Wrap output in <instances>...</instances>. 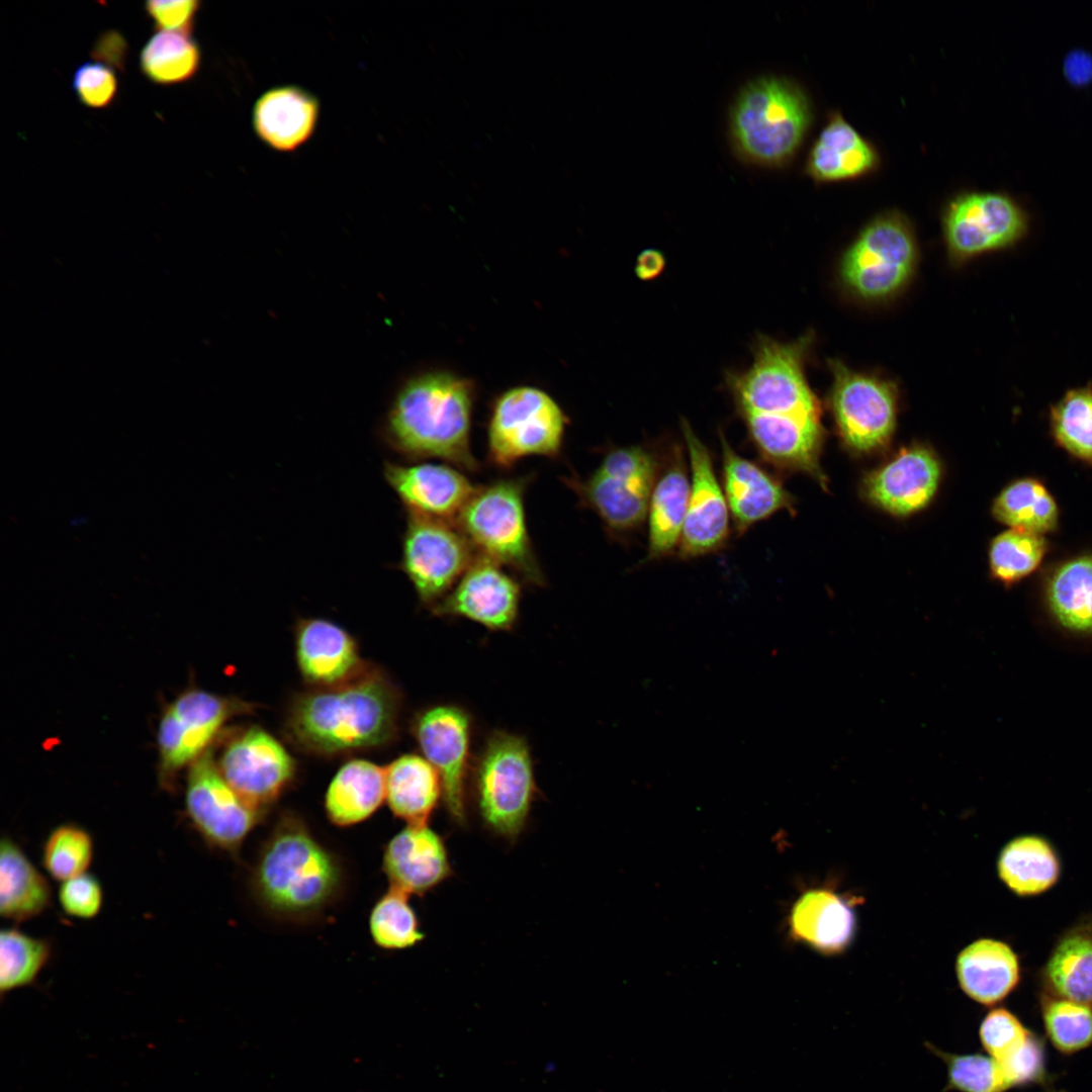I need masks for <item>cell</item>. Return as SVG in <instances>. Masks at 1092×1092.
Returning <instances> with one entry per match:
<instances>
[{
    "instance_id": "cell-12",
    "label": "cell",
    "mask_w": 1092,
    "mask_h": 1092,
    "mask_svg": "<svg viewBox=\"0 0 1092 1092\" xmlns=\"http://www.w3.org/2000/svg\"><path fill=\"white\" fill-rule=\"evenodd\" d=\"M185 809L201 839L210 848L231 855L238 854L265 813L231 787L209 749L190 764Z\"/></svg>"
},
{
    "instance_id": "cell-4",
    "label": "cell",
    "mask_w": 1092,
    "mask_h": 1092,
    "mask_svg": "<svg viewBox=\"0 0 1092 1092\" xmlns=\"http://www.w3.org/2000/svg\"><path fill=\"white\" fill-rule=\"evenodd\" d=\"M812 120L810 99L798 83L761 76L746 83L731 104L730 144L742 162L781 169L798 154Z\"/></svg>"
},
{
    "instance_id": "cell-31",
    "label": "cell",
    "mask_w": 1092,
    "mask_h": 1092,
    "mask_svg": "<svg viewBox=\"0 0 1092 1092\" xmlns=\"http://www.w3.org/2000/svg\"><path fill=\"white\" fill-rule=\"evenodd\" d=\"M53 893L44 875L10 836L0 842V914L12 922L33 919L52 905Z\"/></svg>"
},
{
    "instance_id": "cell-24",
    "label": "cell",
    "mask_w": 1092,
    "mask_h": 1092,
    "mask_svg": "<svg viewBox=\"0 0 1092 1092\" xmlns=\"http://www.w3.org/2000/svg\"><path fill=\"white\" fill-rule=\"evenodd\" d=\"M940 478L935 456L926 448L902 450L866 479L868 497L895 516H905L924 508L933 497Z\"/></svg>"
},
{
    "instance_id": "cell-10",
    "label": "cell",
    "mask_w": 1092,
    "mask_h": 1092,
    "mask_svg": "<svg viewBox=\"0 0 1092 1092\" xmlns=\"http://www.w3.org/2000/svg\"><path fill=\"white\" fill-rule=\"evenodd\" d=\"M917 261L913 230L901 213L884 212L847 249L840 276L847 289L866 300L889 298L910 280Z\"/></svg>"
},
{
    "instance_id": "cell-6",
    "label": "cell",
    "mask_w": 1092,
    "mask_h": 1092,
    "mask_svg": "<svg viewBox=\"0 0 1092 1092\" xmlns=\"http://www.w3.org/2000/svg\"><path fill=\"white\" fill-rule=\"evenodd\" d=\"M533 474L504 477L477 486L456 520V527L476 554L484 556L522 582L543 586L545 574L527 528L525 493Z\"/></svg>"
},
{
    "instance_id": "cell-39",
    "label": "cell",
    "mask_w": 1092,
    "mask_h": 1092,
    "mask_svg": "<svg viewBox=\"0 0 1092 1092\" xmlns=\"http://www.w3.org/2000/svg\"><path fill=\"white\" fill-rule=\"evenodd\" d=\"M1055 442L1074 458L1092 465V386L1067 391L1051 407Z\"/></svg>"
},
{
    "instance_id": "cell-45",
    "label": "cell",
    "mask_w": 1092,
    "mask_h": 1092,
    "mask_svg": "<svg viewBox=\"0 0 1092 1092\" xmlns=\"http://www.w3.org/2000/svg\"><path fill=\"white\" fill-rule=\"evenodd\" d=\"M1030 1030L1010 1010L997 1007L989 1011L980 1023L979 1038L985 1052L1002 1061L1014 1053Z\"/></svg>"
},
{
    "instance_id": "cell-11",
    "label": "cell",
    "mask_w": 1092,
    "mask_h": 1092,
    "mask_svg": "<svg viewBox=\"0 0 1092 1092\" xmlns=\"http://www.w3.org/2000/svg\"><path fill=\"white\" fill-rule=\"evenodd\" d=\"M401 550L398 568L429 610L453 588L476 556L456 525L411 512Z\"/></svg>"
},
{
    "instance_id": "cell-51",
    "label": "cell",
    "mask_w": 1092,
    "mask_h": 1092,
    "mask_svg": "<svg viewBox=\"0 0 1092 1092\" xmlns=\"http://www.w3.org/2000/svg\"><path fill=\"white\" fill-rule=\"evenodd\" d=\"M665 266L663 254L657 250L648 249L638 256L635 272L642 280H651L660 275Z\"/></svg>"
},
{
    "instance_id": "cell-22",
    "label": "cell",
    "mask_w": 1092,
    "mask_h": 1092,
    "mask_svg": "<svg viewBox=\"0 0 1092 1092\" xmlns=\"http://www.w3.org/2000/svg\"><path fill=\"white\" fill-rule=\"evenodd\" d=\"M294 631L297 666L312 688L343 684L368 665L360 656L355 638L331 620L299 619Z\"/></svg>"
},
{
    "instance_id": "cell-18",
    "label": "cell",
    "mask_w": 1092,
    "mask_h": 1092,
    "mask_svg": "<svg viewBox=\"0 0 1092 1092\" xmlns=\"http://www.w3.org/2000/svg\"><path fill=\"white\" fill-rule=\"evenodd\" d=\"M689 458L690 495L677 554L693 559L721 550L730 535V511L709 448L681 421Z\"/></svg>"
},
{
    "instance_id": "cell-37",
    "label": "cell",
    "mask_w": 1092,
    "mask_h": 1092,
    "mask_svg": "<svg viewBox=\"0 0 1092 1092\" xmlns=\"http://www.w3.org/2000/svg\"><path fill=\"white\" fill-rule=\"evenodd\" d=\"M200 62L199 47L190 35L166 30L153 34L140 56L143 74L159 85H174L192 79Z\"/></svg>"
},
{
    "instance_id": "cell-15",
    "label": "cell",
    "mask_w": 1092,
    "mask_h": 1092,
    "mask_svg": "<svg viewBox=\"0 0 1092 1092\" xmlns=\"http://www.w3.org/2000/svg\"><path fill=\"white\" fill-rule=\"evenodd\" d=\"M832 413L840 436L855 451L884 446L891 438L897 412L896 387L886 379L830 363Z\"/></svg>"
},
{
    "instance_id": "cell-53",
    "label": "cell",
    "mask_w": 1092,
    "mask_h": 1092,
    "mask_svg": "<svg viewBox=\"0 0 1092 1092\" xmlns=\"http://www.w3.org/2000/svg\"><path fill=\"white\" fill-rule=\"evenodd\" d=\"M1048 1092H1061V1091H1057V1090H1050V1091H1048Z\"/></svg>"
},
{
    "instance_id": "cell-40",
    "label": "cell",
    "mask_w": 1092,
    "mask_h": 1092,
    "mask_svg": "<svg viewBox=\"0 0 1092 1092\" xmlns=\"http://www.w3.org/2000/svg\"><path fill=\"white\" fill-rule=\"evenodd\" d=\"M1048 551L1049 543L1043 535L1010 528L991 541V574L996 580L1010 586L1034 572Z\"/></svg>"
},
{
    "instance_id": "cell-34",
    "label": "cell",
    "mask_w": 1092,
    "mask_h": 1092,
    "mask_svg": "<svg viewBox=\"0 0 1092 1092\" xmlns=\"http://www.w3.org/2000/svg\"><path fill=\"white\" fill-rule=\"evenodd\" d=\"M1002 882L1016 895H1039L1056 885L1061 876V860L1056 848L1044 837L1021 835L1001 850L997 862Z\"/></svg>"
},
{
    "instance_id": "cell-47",
    "label": "cell",
    "mask_w": 1092,
    "mask_h": 1092,
    "mask_svg": "<svg viewBox=\"0 0 1092 1092\" xmlns=\"http://www.w3.org/2000/svg\"><path fill=\"white\" fill-rule=\"evenodd\" d=\"M104 893L100 881L85 873L60 883L58 902L69 917L79 920L95 918L103 907Z\"/></svg>"
},
{
    "instance_id": "cell-42",
    "label": "cell",
    "mask_w": 1092,
    "mask_h": 1092,
    "mask_svg": "<svg viewBox=\"0 0 1092 1092\" xmlns=\"http://www.w3.org/2000/svg\"><path fill=\"white\" fill-rule=\"evenodd\" d=\"M1039 1003L1045 1034L1057 1051L1072 1055L1092 1044V1006L1045 993Z\"/></svg>"
},
{
    "instance_id": "cell-19",
    "label": "cell",
    "mask_w": 1092,
    "mask_h": 1092,
    "mask_svg": "<svg viewBox=\"0 0 1092 1092\" xmlns=\"http://www.w3.org/2000/svg\"><path fill=\"white\" fill-rule=\"evenodd\" d=\"M520 601L518 578L476 554L453 588L430 611L438 617L465 618L491 631H510L517 623Z\"/></svg>"
},
{
    "instance_id": "cell-16",
    "label": "cell",
    "mask_w": 1092,
    "mask_h": 1092,
    "mask_svg": "<svg viewBox=\"0 0 1092 1092\" xmlns=\"http://www.w3.org/2000/svg\"><path fill=\"white\" fill-rule=\"evenodd\" d=\"M472 721L463 708L436 705L420 712L412 732L423 756L437 769L443 786V800L450 817L466 822V781Z\"/></svg>"
},
{
    "instance_id": "cell-43",
    "label": "cell",
    "mask_w": 1092,
    "mask_h": 1092,
    "mask_svg": "<svg viewBox=\"0 0 1092 1092\" xmlns=\"http://www.w3.org/2000/svg\"><path fill=\"white\" fill-rule=\"evenodd\" d=\"M369 930L375 944L384 949H404L424 938L407 895L392 888L373 906Z\"/></svg>"
},
{
    "instance_id": "cell-30",
    "label": "cell",
    "mask_w": 1092,
    "mask_h": 1092,
    "mask_svg": "<svg viewBox=\"0 0 1092 1092\" xmlns=\"http://www.w3.org/2000/svg\"><path fill=\"white\" fill-rule=\"evenodd\" d=\"M1039 975L1042 993L1092 1006V916L1060 935Z\"/></svg>"
},
{
    "instance_id": "cell-28",
    "label": "cell",
    "mask_w": 1092,
    "mask_h": 1092,
    "mask_svg": "<svg viewBox=\"0 0 1092 1092\" xmlns=\"http://www.w3.org/2000/svg\"><path fill=\"white\" fill-rule=\"evenodd\" d=\"M854 929L855 918L849 904L826 889L802 893L788 916L791 937L825 954L842 951Z\"/></svg>"
},
{
    "instance_id": "cell-9",
    "label": "cell",
    "mask_w": 1092,
    "mask_h": 1092,
    "mask_svg": "<svg viewBox=\"0 0 1092 1092\" xmlns=\"http://www.w3.org/2000/svg\"><path fill=\"white\" fill-rule=\"evenodd\" d=\"M567 418L557 402L536 387L519 386L499 395L487 426V460L500 469L527 456L558 458Z\"/></svg>"
},
{
    "instance_id": "cell-33",
    "label": "cell",
    "mask_w": 1092,
    "mask_h": 1092,
    "mask_svg": "<svg viewBox=\"0 0 1092 1092\" xmlns=\"http://www.w3.org/2000/svg\"><path fill=\"white\" fill-rule=\"evenodd\" d=\"M385 787L390 810L407 824H427L443 799L439 772L418 754H403L385 767Z\"/></svg>"
},
{
    "instance_id": "cell-49",
    "label": "cell",
    "mask_w": 1092,
    "mask_h": 1092,
    "mask_svg": "<svg viewBox=\"0 0 1092 1092\" xmlns=\"http://www.w3.org/2000/svg\"><path fill=\"white\" fill-rule=\"evenodd\" d=\"M199 6L196 0H153L145 4V9L156 28L190 35Z\"/></svg>"
},
{
    "instance_id": "cell-50",
    "label": "cell",
    "mask_w": 1092,
    "mask_h": 1092,
    "mask_svg": "<svg viewBox=\"0 0 1092 1092\" xmlns=\"http://www.w3.org/2000/svg\"><path fill=\"white\" fill-rule=\"evenodd\" d=\"M126 43L117 31H106L96 41L94 58L115 66L118 69L124 65L126 57Z\"/></svg>"
},
{
    "instance_id": "cell-35",
    "label": "cell",
    "mask_w": 1092,
    "mask_h": 1092,
    "mask_svg": "<svg viewBox=\"0 0 1092 1092\" xmlns=\"http://www.w3.org/2000/svg\"><path fill=\"white\" fill-rule=\"evenodd\" d=\"M1044 601L1055 622L1077 635H1092V555L1057 566L1044 583Z\"/></svg>"
},
{
    "instance_id": "cell-26",
    "label": "cell",
    "mask_w": 1092,
    "mask_h": 1092,
    "mask_svg": "<svg viewBox=\"0 0 1092 1092\" xmlns=\"http://www.w3.org/2000/svg\"><path fill=\"white\" fill-rule=\"evenodd\" d=\"M682 447L671 443L662 453L648 512V546L644 562L677 552L690 495L688 462Z\"/></svg>"
},
{
    "instance_id": "cell-13",
    "label": "cell",
    "mask_w": 1092,
    "mask_h": 1092,
    "mask_svg": "<svg viewBox=\"0 0 1092 1092\" xmlns=\"http://www.w3.org/2000/svg\"><path fill=\"white\" fill-rule=\"evenodd\" d=\"M942 228L951 257L966 260L1017 243L1026 234L1028 218L1007 194L969 191L947 203Z\"/></svg>"
},
{
    "instance_id": "cell-8",
    "label": "cell",
    "mask_w": 1092,
    "mask_h": 1092,
    "mask_svg": "<svg viewBox=\"0 0 1092 1092\" xmlns=\"http://www.w3.org/2000/svg\"><path fill=\"white\" fill-rule=\"evenodd\" d=\"M473 795L484 826L514 840L525 828L536 794L531 751L518 734L490 732L471 769Z\"/></svg>"
},
{
    "instance_id": "cell-17",
    "label": "cell",
    "mask_w": 1092,
    "mask_h": 1092,
    "mask_svg": "<svg viewBox=\"0 0 1092 1092\" xmlns=\"http://www.w3.org/2000/svg\"><path fill=\"white\" fill-rule=\"evenodd\" d=\"M216 762L231 787L263 811L287 790L296 772L295 761L282 743L259 726L234 735Z\"/></svg>"
},
{
    "instance_id": "cell-25",
    "label": "cell",
    "mask_w": 1092,
    "mask_h": 1092,
    "mask_svg": "<svg viewBox=\"0 0 1092 1092\" xmlns=\"http://www.w3.org/2000/svg\"><path fill=\"white\" fill-rule=\"evenodd\" d=\"M320 102L306 89L282 85L262 93L252 109V126L258 139L279 153H293L314 134Z\"/></svg>"
},
{
    "instance_id": "cell-52",
    "label": "cell",
    "mask_w": 1092,
    "mask_h": 1092,
    "mask_svg": "<svg viewBox=\"0 0 1092 1092\" xmlns=\"http://www.w3.org/2000/svg\"><path fill=\"white\" fill-rule=\"evenodd\" d=\"M1065 67L1069 79L1075 83L1083 84L1092 76V59L1083 53L1069 56Z\"/></svg>"
},
{
    "instance_id": "cell-5",
    "label": "cell",
    "mask_w": 1092,
    "mask_h": 1092,
    "mask_svg": "<svg viewBox=\"0 0 1092 1092\" xmlns=\"http://www.w3.org/2000/svg\"><path fill=\"white\" fill-rule=\"evenodd\" d=\"M812 338L792 342L759 335L752 362L725 378L740 419L784 422L795 417L820 416V404L809 386L805 363Z\"/></svg>"
},
{
    "instance_id": "cell-20",
    "label": "cell",
    "mask_w": 1092,
    "mask_h": 1092,
    "mask_svg": "<svg viewBox=\"0 0 1092 1092\" xmlns=\"http://www.w3.org/2000/svg\"><path fill=\"white\" fill-rule=\"evenodd\" d=\"M384 478L406 512L456 523L476 489L460 469L433 462H385Z\"/></svg>"
},
{
    "instance_id": "cell-1",
    "label": "cell",
    "mask_w": 1092,
    "mask_h": 1092,
    "mask_svg": "<svg viewBox=\"0 0 1092 1092\" xmlns=\"http://www.w3.org/2000/svg\"><path fill=\"white\" fill-rule=\"evenodd\" d=\"M400 709L401 695L393 681L367 665L343 684L295 696L287 710L285 733L297 748L316 755L374 748L396 736Z\"/></svg>"
},
{
    "instance_id": "cell-2",
    "label": "cell",
    "mask_w": 1092,
    "mask_h": 1092,
    "mask_svg": "<svg viewBox=\"0 0 1092 1092\" xmlns=\"http://www.w3.org/2000/svg\"><path fill=\"white\" fill-rule=\"evenodd\" d=\"M473 386L448 372L410 380L398 391L385 421L383 438L403 458L440 459L461 471L480 464L470 445Z\"/></svg>"
},
{
    "instance_id": "cell-3",
    "label": "cell",
    "mask_w": 1092,
    "mask_h": 1092,
    "mask_svg": "<svg viewBox=\"0 0 1092 1092\" xmlns=\"http://www.w3.org/2000/svg\"><path fill=\"white\" fill-rule=\"evenodd\" d=\"M343 884L339 859L299 816L283 813L252 872L251 888L258 902L278 917L305 920L331 906Z\"/></svg>"
},
{
    "instance_id": "cell-21",
    "label": "cell",
    "mask_w": 1092,
    "mask_h": 1092,
    "mask_svg": "<svg viewBox=\"0 0 1092 1092\" xmlns=\"http://www.w3.org/2000/svg\"><path fill=\"white\" fill-rule=\"evenodd\" d=\"M719 439L722 486L735 532L743 535L780 511L792 512L793 497L782 482L757 463L735 452L722 432Z\"/></svg>"
},
{
    "instance_id": "cell-14",
    "label": "cell",
    "mask_w": 1092,
    "mask_h": 1092,
    "mask_svg": "<svg viewBox=\"0 0 1092 1092\" xmlns=\"http://www.w3.org/2000/svg\"><path fill=\"white\" fill-rule=\"evenodd\" d=\"M236 698L190 689L165 710L158 728L161 771L170 778L208 750L209 744L234 716L252 711Z\"/></svg>"
},
{
    "instance_id": "cell-38",
    "label": "cell",
    "mask_w": 1092,
    "mask_h": 1092,
    "mask_svg": "<svg viewBox=\"0 0 1092 1092\" xmlns=\"http://www.w3.org/2000/svg\"><path fill=\"white\" fill-rule=\"evenodd\" d=\"M53 946L48 939L31 936L16 927L0 933V992L31 986L49 964Z\"/></svg>"
},
{
    "instance_id": "cell-29",
    "label": "cell",
    "mask_w": 1092,
    "mask_h": 1092,
    "mask_svg": "<svg viewBox=\"0 0 1092 1092\" xmlns=\"http://www.w3.org/2000/svg\"><path fill=\"white\" fill-rule=\"evenodd\" d=\"M1017 954L1005 942L984 938L958 957L957 975L964 993L975 1002L992 1006L1004 1000L1020 982Z\"/></svg>"
},
{
    "instance_id": "cell-44",
    "label": "cell",
    "mask_w": 1092,
    "mask_h": 1092,
    "mask_svg": "<svg viewBox=\"0 0 1092 1092\" xmlns=\"http://www.w3.org/2000/svg\"><path fill=\"white\" fill-rule=\"evenodd\" d=\"M924 1045L945 1065L947 1079L943 1092H1005L1010 1088L1000 1064L989 1055L953 1054L928 1041Z\"/></svg>"
},
{
    "instance_id": "cell-32",
    "label": "cell",
    "mask_w": 1092,
    "mask_h": 1092,
    "mask_svg": "<svg viewBox=\"0 0 1092 1092\" xmlns=\"http://www.w3.org/2000/svg\"><path fill=\"white\" fill-rule=\"evenodd\" d=\"M386 799L385 768L364 759L346 762L334 776L326 797L330 821L340 827L369 818Z\"/></svg>"
},
{
    "instance_id": "cell-7",
    "label": "cell",
    "mask_w": 1092,
    "mask_h": 1092,
    "mask_svg": "<svg viewBox=\"0 0 1092 1092\" xmlns=\"http://www.w3.org/2000/svg\"><path fill=\"white\" fill-rule=\"evenodd\" d=\"M661 463L662 453L653 446L611 447L589 476L562 480L582 508L596 513L610 537L623 540L645 522Z\"/></svg>"
},
{
    "instance_id": "cell-36",
    "label": "cell",
    "mask_w": 1092,
    "mask_h": 1092,
    "mask_svg": "<svg viewBox=\"0 0 1092 1092\" xmlns=\"http://www.w3.org/2000/svg\"><path fill=\"white\" fill-rule=\"evenodd\" d=\"M992 514L1012 529L1045 535L1059 526L1056 499L1037 478L1023 477L1005 486L995 497Z\"/></svg>"
},
{
    "instance_id": "cell-23",
    "label": "cell",
    "mask_w": 1092,
    "mask_h": 1092,
    "mask_svg": "<svg viewBox=\"0 0 1092 1092\" xmlns=\"http://www.w3.org/2000/svg\"><path fill=\"white\" fill-rule=\"evenodd\" d=\"M382 870L390 888L424 895L451 875L443 838L427 824H408L386 844Z\"/></svg>"
},
{
    "instance_id": "cell-27",
    "label": "cell",
    "mask_w": 1092,
    "mask_h": 1092,
    "mask_svg": "<svg viewBox=\"0 0 1092 1092\" xmlns=\"http://www.w3.org/2000/svg\"><path fill=\"white\" fill-rule=\"evenodd\" d=\"M880 163L876 147L840 112L832 111L812 144L804 172L819 184L842 182L873 174Z\"/></svg>"
},
{
    "instance_id": "cell-41",
    "label": "cell",
    "mask_w": 1092,
    "mask_h": 1092,
    "mask_svg": "<svg viewBox=\"0 0 1092 1092\" xmlns=\"http://www.w3.org/2000/svg\"><path fill=\"white\" fill-rule=\"evenodd\" d=\"M93 856L92 835L75 823H63L53 828L41 847L44 871L60 883L87 873Z\"/></svg>"
},
{
    "instance_id": "cell-48",
    "label": "cell",
    "mask_w": 1092,
    "mask_h": 1092,
    "mask_svg": "<svg viewBox=\"0 0 1092 1092\" xmlns=\"http://www.w3.org/2000/svg\"><path fill=\"white\" fill-rule=\"evenodd\" d=\"M114 72L101 63H85L75 71L73 89L79 101L90 108H104L112 103L117 93Z\"/></svg>"
},
{
    "instance_id": "cell-46",
    "label": "cell",
    "mask_w": 1092,
    "mask_h": 1092,
    "mask_svg": "<svg viewBox=\"0 0 1092 1092\" xmlns=\"http://www.w3.org/2000/svg\"><path fill=\"white\" fill-rule=\"evenodd\" d=\"M998 1063L1010 1088L1041 1085L1051 1080L1044 1041L1031 1030L1014 1053Z\"/></svg>"
}]
</instances>
